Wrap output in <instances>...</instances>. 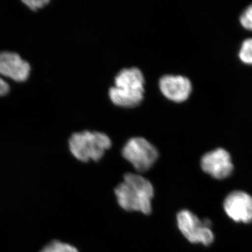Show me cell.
I'll return each instance as SVG.
<instances>
[{"label":"cell","mask_w":252,"mask_h":252,"mask_svg":"<svg viewBox=\"0 0 252 252\" xmlns=\"http://www.w3.org/2000/svg\"><path fill=\"white\" fill-rule=\"evenodd\" d=\"M109 87L111 103L118 108L132 109L142 103L146 94V78L140 68L124 67L116 74Z\"/></svg>","instance_id":"obj_1"},{"label":"cell","mask_w":252,"mask_h":252,"mask_svg":"<svg viewBox=\"0 0 252 252\" xmlns=\"http://www.w3.org/2000/svg\"><path fill=\"white\" fill-rule=\"evenodd\" d=\"M114 193L118 203L126 211L141 212L144 215H149L152 211L153 185L139 174H126Z\"/></svg>","instance_id":"obj_2"},{"label":"cell","mask_w":252,"mask_h":252,"mask_svg":"<svg viewBox=\"0 0 252 252\" xmlns=\"http://www.w3.org/2000/svg\"><path fill=\"white\" fill-rule=\"evenodd\" d=\"M112 146V139L102 131L75 132L68 140V147L73 157L84 162L99 161Z\"/></svg>","instance_id":"obj_3"},{"label":"cell","mask_w":252,"mask_h":252,"mask_svg":"<svg viewBox=\"0 0 252 252\" xmlns=\"http://www.w3.org/2000/svg\"><path fill=\"white\" fill-rule=\"evenodd\" d=\"M122 154L123 157L141 173L150 170L159 157L157 147L140 136L129 139L124 144Z\"/></svg>","instance_id":"obj_4"},{"label":"cell","mask_w":252,"mask_h":252,"mask_svg":"<svg viewBox=\"0 0 252 252\" xmlns=\"http://www.w3.org/2000/svg\"><path fill=\"white\" fill-rule=\"evenodd\" d=\"M177 225L181 233L190 243H201L205 246L214 241V233L209 225L189 210H183L177 215Z\"/></svg>","instance_id":"obj_5"},{"label":"cell","mask_w":252,"mask_h":252,"mask_svg":"<svg viewBox=\"0 0 252 252\" xmlns=\"http://www.w3.org/2000/svg\"><path fill=\"white\" fill-rule=\"evenodd\" d=\"M158 84L164 98L176 104L188 100L193 91L190 79L181 74H165L159 79Z\"/></svg>","instance_id":"obj_6"},{"label":"cell","mask_w":252,"mask_h":252,"mask_svg":"<svg viewBox=\"0 0 252 252\" xmlns=\"http://www.w3.org/2000/svg\"><path fill=\"white\" fill-rule=\"evenodd\" d=\"M31 63L14 51H0V76L22 84L31 77Z\"/></svg>","instance_id":"obj_7"},{"label":"cell","mask_w":252,"mask_h":252,"mask_svg":"<svg viewBox=\"0 0 252 252\" xmlns=\"http://www.w3.org/2000/svg\"><path fill=\"white\" fill-rule=\"evenodd\" d=\"M202 170L217 180H223L231 175L233 165L230 154L218 148L204 154L200 161Z\"/></svg>","instance_id":"obj_8"},{"label":"cell","mask_w":252,"mask_h":252,"mask_svg":"<svg viewBox=\"0 0 252 252\" xmlns=\"http://www.w3.org/2000/svg\"><path fill=\"white\" fill-rule=\"evenodd\" d=\"M223 208L228 216L236 222H252V197L245 192L235 190L225 198Z\"/></svg>","instance_id":"obj_9"},{"label":"cell","mask_w":252,"mask_h":252,"mask_svg":"<svg viewBox=\"0 0 252 252\" xmlns=\"http://www.w3.org/2000/svg\"><path fill=\"white\" fill-rule=\"evenodd\" d=\"M39 252H79L77 249L69 244L54 240L47 244Z\"/></svg>","instance_id":"obj_10"},{"label":"cell","mask_w":252,"mask_h":252,"mask_svg":"<svg viewBox=\"0 0 252 252\" xmlns=\"http://www.w3.org/2000/svg\"><path fill=\"white\" fill-rule=\"evenodd\" d=\"M239 58L245 64H252V38L243 41L239 51Z\"/></svg>","instance_id":"obj_11"},{"label":"cell","mask_w":252,"mask_h":252,"mask_svg":"<svg viewBox=\"0 0 252 252\" xmlns=\"http://www.w3.org/2000/svg\"><path fill=\"white\" fill-rule=\"evenodd\" d=\"M240 23L245 29L252 31V4L240 16Z\"/></svg>","instance_id":"obj_12"},{"label":"cell","mask_w":252,"mask_h":252,"mask_svg":"<svg viewBox=\"0 0 252 252\" xmlns=\"http://www.w3.org/2000/svg\"><path fill=\"white\" fill-rule=\"evenodd\" d=\"M23 4L32 11H37L45 8L51 3L49 0H32V1H23Z\"/></svg>","instance_id":"obj_13"},{"label":"cell","mask_w":252,"mask_h":252,"mask_svg":"<svg viewBox=\"0 0 252 252\" xmlns=\"http://www.w3.org/2000/svg\"><path fill=\"white\" fill-rule=\"evenodd\" d=\"M11 86L4 77L0 76V97L8 95L11 92Z\"/></svg>","instance_id":"obj_14"}]
</instances>
